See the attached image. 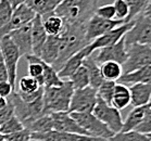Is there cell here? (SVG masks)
<instances>
[{
	"mask_svg": "<svg viewBox=\"0 0 151 141\" xmlns=\"http://www.w3.org/2000/svg\"><path fill=\"white\" fill-rule=\"evenodd\" d=\"M59 49H60V36H48L38 57L45 63L52 65L58 59Z\"/></svg>",
	"mask_w": 151,
	"mask_h": 141,
	"instance_id": "cell-20",
	"label": "cell"
},
{
	"mask_svg": "<svg viewBox=\"0 0 151 141\" xmlns=\"http://www.w3.org/2000/svg\"><path fill=\"white\" fill-rule=\"evenodd\" d=\"M135 130L144 135L151 134V104H150V107L147 109V111H146V114H145V116H144V118H142V120H141V123L136 127Z\"/></svg>",
	"mask_w": 151,
	"mask_h": 141,
	"instance_id": "cell-40",
	"label": "cell"
},
{
	"mask_svg": "<svg viewBox=\"0 0 151 141\" xmlns=\"http://www.w3.org/2000/svg\"><path fill=\"white\" fill-rule=\"evenodd\" d=\"M151 103H148L146 105H141V107H134V109L129 112V114L127 115L126 120L123 122V126L121 131H131L135 130L136 127L141 123V120L144 118L146 111Z\"/></svg>",
	"mask_w": 151,
	"mask_h": 141,
	"instance_id": "cell-25",
	"label": "cell"
},
{
	"mask_svg": "<svg viewBox=\"0 0 151 141\" xmlns=\"http://www.w3.org/2000/svg\"><path fill=\"white\" fill-rule=\"evenodd\" d=\"M0 51L4 58V64L7 67L8 80L12 86L15 88V82H17V64L21 57L17 47L15 46L9 35H6L0 39Z\"/></svg>",
	"mask_w": 151,
	"mask_h": 141,
	"instance_id": "cell-7",
	"label": "cell"
},
{
	"mask_svg": "<svg viewBox=\"0 0 151 141\" xmlns=\"http://www.w3.org/2000/svg\"><path fill=\"white\" fill-rule=\"evenodd\" d=\"M25 59L28 62V75L33 78L37 79L38 84L44 87L42 85V73H44V61L39 57L34 54L26 55Z\"/></svg>",
	"mask_w": 151,
	"mask_h": 141,
	"instance_id": "cell-29",
	"label": "cell"
},
{
	"mask_svg": "<svg viewBox=\"0 0 151 141\" xmlns=\"http://www.w3.org/2000/svg\"><path fill=\"white\" fill-rule=\"evenodd\" d=\"M99 67L101 75H102V78L104 80L117 82L119 78L123 74L122 65L116 62H113V61H106V62L101 63Z\"/></svg>",
	"mask_w": 151,
	"mask_h": 141,
	"instance_id": "cell-28",
	"label": "cell"
},
{
	"mask_svg": "<svg viewBox=\"0 0 151 141\" xmlns=\"http://www.w3.org/2000/svg\"><path fill=\"white\" fill-rule=\"evenodd\" d=\"M83 65L87 69V72H88V76H89V86L93 87V88L97 89V88L100 86V84L102 83L104 79L102 78L101 72H100L99 64L95 61L93 54L88 55L87 58L84 59Z\"/></svg>",
	"mask_w": 151,
	"mask_h": 141,
	"instance_id": "cell-27",
	"label": "cell"
},
{
	"mask_svg": "<svg viewBox=\"0 0 151 141\" xmlns=\"http://www.w3.org/2000/svg\"><path fill=\"white\" fill-rule=\"evenodd\" d=\"M116 82H112V80H103L100 84V86L97 88V94L100 99L103 100L104 102L111 105V101H112V96H113L114 87H115Z\"/></svg>",
	"mask_w": 151,
	"mask_h": 141,
	"instance_id": "cell-34",
	"label": "cell"
},
{
	"mask_svg": "<svg viewBox=\"0 0 151 141\" xmlns=\"http://www.w3.org/2000/svg\"><path fill=\"white\" fill-rule=\"evenodd\" d=\"M117 82L126 86H131L134 84H151V65L135 69L126 74H122Z\"/></svg>",
	"mask_w": 151,
	"mask_h": 141,
	"instance_id": "cell-21",
	"label": "cell"
},
{
	"mask_svg": "<svg viewBox=\"0 0 151 141\" xmlns=\"http://www.w3.org/2000/svg\"><path fill=\"white\" fill-rule=\"evenodd\" d=\"M9 36L12 39V42L15 44L21 57L33 54V48H32V36H31V23L24 25L22 27L17 28L15 31L9 33Z\"/></svg>",
	"mask_w": 151,
	"mask_h": 141,
	"instance_id": "cell-17",
	"label": "cell"
},
{
	"mask_svg": "<svg viewBox=\"0 0 151 141\" xmlns=\"http://www.w3.org/2000/svg\"><path fill=\"white\" fill-rule=\"evenodd\" d=\"M8 99L11 101L14 107V115L21 120L25 128L33 120L44 115V99L42 96L33 102H24L19 97V93L14 90Z\"/></svg>",
	"mask_w": 151,
	"mask_h": 141,
	"instance_id": "cell-4",
	"label": "cell"
},
{
	"mask_svg": "<svg viewBox=\"0 0 151 141\" xmlns=\"http://www.w3.org/2000/svg\"><path fill=\"white\" fill-rule=\"evenodd\" d=\"M129 104H131V92H129L128 86L124 84L116 83L114 87L111 105L121 111L126 109Z\"/></svg>",
	"mask_w": 151,
	"mask_h": 141,
	"instance_id": "cell-23",
	"label": "cell"
},
{
	"mask_svg": "<svg viewBox=\"0 0 151 141\" xmlns=\"http://www.w3.org/2000/svg\"><path fill=\"white\" fill-rule=\"evenodd\" d=\"M13 8L7 0H0V28L10 21Z\"/></svg>",
	"mask_w": 151,
	"mask_h": 141,
	"instance_id": "cell-39",
	"label": "cell"
},
{
	"mask_svg": "<svg viewBox=\"0 0 151 141\" xmlns=\"http://www.w3.org/2000/svg\"><path fill=\"white\" fill-rule=\"evenodd\" d=\"M63 84V79L59 77L58 72L51 65L44 62L42 73V85L44 87H58Z\"/></svg>",
	"mask_w": 151,
	"mask_h": 141,
	"instance_id": "cell-32",
	"label": "cell"
},
{
	"mask_svg": "<svg viewBox=\"0 0 151 141\" xmlns=\"http://www.w3.org/2000/svg\"><path fill=\"white\" fill-rule=\"evenodd\" d=\"M128 88L131 92V103L134 107H141L150 103L151 84H134Z\"/></svg>",
	"mask_w": 151,
	"mask_h": 141,
	"instance_id": "cell-22",
	"label": "cell"
},
{
	"mask_svg": "<svg viewBox=\"0 0 151 141\" xmlns=\"http://www.w3.org/2000/svg\"><path fill=\"white\" fill-rule=\"evenodd\" d=\"M133 23H134V20H132L129 22H125V23H123L120 26L106 31V34H103L100 37L96 38L95 40H93L90 44L87 45V48L90 51V53L93 54L96 50H99L101 48H106V47L114 45L115 42L120 40L121 38L124 37L125 33L133 26Z\"/></svg>",
	"mask_w": 151,
	"mask_h": 141,
	"instance_id": "cell-13",
	"label": "cell"
},
{
	"mask_svg": "<svg viewBox=\"0 0 151 141\" xmlns=\"http://www.w3.org/2000/svg\"><path fill=\"white\" fill-rule=\"evenodd\" d=\"M62 0H25V4L31 8L37 15L45 16L55 12Z\"/></svg>",
	"mask_w": 151,
	"mask_h": 141,
	"instance_id": "cell-24",
	"label": "cell"
},
{
	"mask_svg": "<svg viewBox=\"0 0 151 141\" xmlns=\"http://www.w3.org/2000/svg\"><path fill=\"white\" fill-rule=\"evenodd\" d=\"M73 92L74 88L70 80H63L58 87H44V114L69 112Z\"/></svg>",
	"mask_w": 151,
	"mask_h": 141,
	"instance_id": "cell-3",
	"label": "cell"
},
{
	"mask_svg": "<svg viewBox=\"0 0 151 141\" xmlns=\"http://www.w3.org/2000/svg\"><path fill=\"white\" fill-rule=\"evenodd\" d=\"M28 130L33 132H47L53 129V125H52V118L50 114H44L40 117L36 118L33 120L31 124L26 127Z\"/></svg>",
	"mask_w": 151,
	"mask_h": 141,
	"instance_id": "cell-30",
	"label": "cell"
},
{
	"mask_svg": "<svg viewBox=\"0 0 151 141\" xmlns=\"http://www.w3.org/2000/svg\"><path fill=\"white\" fill-rule=\"evenodd\" d=\"M125 22L123 20H106L93 14L85 24V38L87 42L95 40L96 38L100 37L101 35L106 34V31L122 25Z\"/></svg>",
	"mask_w": 151,
	"mask_h": 141,
	"instance_id": "cell-11",
	"label": "cell"
},
{
	"mask_svg": "<svg viewBox=\"0 0 151 141\" xmlns=\"http://www.w3.org/2000/svg\"><path fill=\"white\" fill-rule=\"evenodd\" d=\"M97 98V89L91 86L74 90L70 102L69 112H93Z\"/></svg>",
	"mask_w": 151,
	"mask_h": 141,
	"instance_id": "cell-10",
	"label": "cell"
},
{
	"mask_svg": "<svg viewBox=\"0 0 151 141\" xmlns=\"http://www.w3.org/2000/svg\"><path fill=\"white\" fill-rule=\"evenodd\" d=\"M151 65V47L134 44L127 47V59L122 65L123 74Z\"/></svg>",
	"mask_w": 151,
	"mask_h": 141,
	"instance_id": "cell-9",
	"label": "cell"
},
{
	"mask_svg": "<svg viewBox=\"0 0 151 141\" xmlns=\"http://www.w3.org/2000/svg\"><path fill=\"white\" fill-rule=\"evenodd\" d=\"M142 14H144V15H146V16L151 17V2H149V4H148V6L146 7V9L144 10Z\"/></svg>",
	"mask_w": 151,
	"mask_h": 141,
	"instance_id": "cell-47",
	"label": "cell"
},
{
	"mask_svg": "<svg viewBox=\"0 0 151 141\" xmlns=\"http://www.w3.org/2000/svg\"><path fill=\"white\" fill-rule=\"evenodd\" d=\"M109 141H151L147 135L140 134L136 130L120 131L114 134Z\"/></svg>",
	"mask_w": 151,
	"mask_h": 141,
	"instance_id": "cell-33",
	"label": "cell"
},
{
	"mask_svg": "<svg viewBox=\"0 0 151 141\" xmlns=\"http://www.w3.org/2000/svg\"><path fill=\"white\" fill-rule=\"evenodd\" d=\"M13 91H14V87L9 83V80L0 82V96L1 97L8 99Z\"/></svg>",
	"mask_w": 151,
	"mask_h": 141,
	"instance_id": "cell-44",
	"label": "cell"
},
{
	"mask_svg": "<svg viewBox=\"0 0 151 141\" xmlns=\"http://www.w3.org/2000/svg\"><path fill=\"white\" fill-rule=\"evenodd\" d=\"M31 36H32V48H33V54L38 57L40 53V50L45 44L48 35L46 33L44 25H42V19L40 15L34 17V20L31 22Z\"/></svg>",
	"mask_w": 151,
	"mask_h": 141,
	"instance_id": "cell-18",
	"label": "cell"
},
{
	"mask_svg": "<svg viewBox=\"0 0 151 141\" xmlns=\"http://www.w3.org/2000/svg\"><path fill=\"white\" fill-rule=\"evenodd\" d=\"M4 80H8V73L4 58H2V54L0 51V82H4Z\"/></svg>",
	"mask_w": 151,
	"mask_h": 141,
	"instance_id": "cell-45",
	"label": "cell"
},
{
	"mask_svg": "<svg viewBox=\"0 0 151 141\" xmlns=\"http://www.w3.org/2000/svg\"><path fill=\"white\" fill-rule=\"evenodd\" d=\"M88 55H91V53H90V51L88 50L87 46H86L82 50H79L78 52H76L75 54H73L70 59H68V61L63 64V66H62L61 69H60V71L58 72L59 77L61 79H63V80L69 79L70 76L72 75L79 66L83 65L84 59L87 58Z\"/></svg>",
	"mask_w": 151,
	"mask_h": 141,
	"instance_id": "cell-19",
	"label": "cell"
},
{
	"mask_svg": "<svg viewBox=\"0 0 151 141\" xmlns=\"http://www.w3.org/2000/svg\"><path fill=\"white\" fill-rule=\"evenodd\" d=\"M149 2H151V0H149Z\"/></svg>",
	"mask_w": 151,
	"mask_h": 141,
	"instance_id": "cell-51",
	"label": "cell"
},
{
	"mask_svg": "<svg viewBox=\"0 0 151 141\" xmlns=\"http://www.w3.org/2000/svg\"><path fill=\"white\" fill-rule=\"evenodd\" d=\"M99 0H62L55 10V13L61 17L64 24L86 22L95 14L99 6Z\"/></svg>",
	"mask_w": 151,
	"mask_h": 141,
	"instance_id": "cell-2",
	"label": "cell"
},
{
	"mask_svg": "<svg viewBox=\"0 0 151 141\" xmlns=\"http://www.w3.org/2000/svg\"><path fill=\"white\" fill-rule=\"evenodd\" d=\"M29 141H40V140H35V139H31Z\"/></svg>",
	"mask_w": 151,
	"mask_h": 141,
	"instance_id": "cell-50",
	"label": "cell"
},
{
	"mask_svg": "<svg viewBox=\"0 0 151 141\" xmlns=\"http://www.w3.org/2000/svg\"><path fill=\"white\" fill-rule=\"evenodd\" d=\"M35 16H36V13L25 2L20 4L13 10L10 21L0 28V39L12 31H15L24 25L29 24L34 20Z\"/></svg>",
	"mask_w": 151,
	"mask_h": 141,
	"instance_id": "cell-12",
	"label": "cell"
},
{
	"mask_svg": "<svg viewBox=\"0 0 151 141\" xmlns=\"http://www.w3.org/2000/svg\"><path fill=\"white\" fill-rule=\"evenodd\" d=\"M147 136H148V137H149V139H150V140H151V134H149V135H147Z\"/></svg>",
	"mask_w": 151,
	"mask_h": 141,
	"instance_id": "cell-49",
	"label": "cell"
},
{
	"mask_svg": "<svg viewBox=\"0 0 151 141\" xmlns=\"http://www.w3.org/2000/svg\"><path fill=\"white\" fill-rule=\"evenodd\" d=\"M66 80H70L72 83L74 90L82 89L84 87L89 86V76H88L87 69L84 65H81Z\"/></svg>",
	"mask_w": 151,
	"mask_h": 141,
	"instance_id": "cell-31",
	"label": "cell"
},
{
	"mask_svg": "<svg viewBox=\"0 0 151 141\" xmlns=\"http://www.w3.org/2000/svg\"><path fill=\"white\" fill-rule=\"evenodd\" d=\"M41 87L38 84L37 79L33 78L32 76H23L19 82V92L21 93H32Z\"/></svg>",
	"mask_w": 151,
	"mask_h": 141,
	"instance_id": "cell-37",
	"label": "cell"
},
{
	"mask_svg": "<svg viewBox=\"0 0 151 141\" xmlns=\"http://www.w3.org/2000/svg\"><path fill=\"white\" fill-rule=\"evenodd\" d=\"M31 139L40 141H109L106 139H101V138L58 131L55 129L47 131V132H33V134H31Z\"/></svg>",
	"mask_w": 151,
	"mask_h": 141,
	"instance_id": "cell-15",
	"label": "cell"
},
{
	"mask_svg": "<svg viewBox=\"0 0 151 141\" xmlns=\"http://www.w3.org/2000/svg\"><path fill=\"white\" fill-rule=\"evenodd\" d=\"M7 103H8L7 98H4V97L0 96V109H2V107H6V105H7Z\"/></svg>",
	"mask_w": 151,
	"mask_h": 141,
	"instance_id": "cell-48",
	"label": "cell"
},
{
	"mask_svg": "<svg viewBox=\"0 0 151 141\" xmlns=\"http://www.w3.org/2000/svg\"><path fill=\"white\" fill-rule=\"evenodd\" d=\"M50 115L55 130L88 136V134L70 115V112H55V113H50Z\"/></svg>",
	"mask_w": 151,
	"mask_h": 141,
	"instance_id": "cell-16",
	"label": "cell"
},
{
	"mask_svg": "<svg viewBox=\"0 0 151 141\" xmlns=\"http://www.w3.org/2000/svg\"><path fill=\"white\" fill-rule=\"evenodd\" d=\"M95 14L106 20H115V10L113 4H104L98 7L95 11Z\"/></svg>",
	"mask_w": 151,
	"mask_h": 141,
	"instance_id": "cell-41",
	"label": "cell"
},
{
	"mask_svg": "<svg viewBox=\"0 0 151 141\" xmlns=\"http://www.w3.org/2000/svg\"><path fill=\"white\" fill-rule=\"evenodd\" d=\"M126 2L129 7V14L126 17L125 22H129L144 12L149 4V0H126Z\"/></svg>",
	"mask_w": 151,
	"mask_h": 141,
	"instance_id": "cell-35",
	"label": "cell"
},
{
	"mask_svg": "<svg viewBox=\"0 0 151 141\" xmlns=\"http://www.w3.org/2000/svg\"><path fill=\"white\" fill-rule=\"evenodd\" d=\"M91 113L102 122L106 127L109 128L113 134L120 132L123 126V120L121 115V111L114 107L108 104L98 97L96 105L93 107Z\"/></svg>",
	"mask_w": 151,
	"mask_h": 141,
	"instance_id": "cell-8",
	"label": "cell"
},
{
	"mask_svg": "<svg viewBox=\"0 0 151 141\" xmlns=\"http://www.w3.org/2000/svg\"><path fill=\"white\" fill-rule=\"evenodd\" d=\"M7 1L11 4V7L13 8V10L17 7H19L20 4H24V2H25V0H7Z\"/></svg>",
	"mask_w": 151,
	"mask_h": 141,
	"instance_id": "cell-46",
	"label": "cell"
},
{
	"mask_svg": "<svg viewBox=\"0 0 151 141\" xmlns=\"http://www.w3.org/2000/svg\"><path fill=\"white\" fill-rule=\"evenodd\" d=\"M126 47L134 44L151 47V17L141 13L134 19V23L124 35Z\"/></svg>",
	"mask_w": 151,
	"mask_h": 141,
	"instance_id": "cell-6",
	"label": "cell"
},
{
	"mask_svg": "<svg viewBox=\"0 0 151 141\" xmlns=\"http://www.w3.org/2000/svg\"><path fill=\"white\" fill-rule=\"evenodd\" d=\"M95 61L98 64H101L106 61H113L121 65H123L127 59V47L125 45L124 37H122L114 45L99 49L98 54L95 57Z\"/></svg>",
	"mask_w": 151,
	"mask_h": 141,
	"instance_id": "cell-14",
	"label": "cell"
},
{
	"mask_svg": "<svg viewBox=\"0 0 151 141\" xmlns=\"http://www.w3.org/2000/svg\"><path fill=\"white\" fill-rule=\"evenodd\" d=\"M113 7L115 10V19L123 20L125 22L126 17L129 14V7L127 4L126 0H114Z\"/></svg>",
	"mask_w": 151,
	"mask_h": 141,
	"instance_id": "cell-38",
	"label": "cell"
},
{
	"mask_svg": "<svg viewBox=\"0 0 151 141\" xmlns=\"http://www.w3.org/2000/svg\"><path fill=\"white\" fill-rule=\"evenodd\" d=\"M24 126L21 123V120L17 118L15 115L9 118V120L4 123V124L0 126V135H11L14 134V132H17V131H21L24 129Z\"/></svg>",
	"mask_w": 151,
	"mask_h": 141,
	"instance_id": "cell-36",
	"label": "cell"
},
{
	"mask_svg": "<svg viewBox=\"0 0 151 141\" xmlns=\"http://www.w3.org/2000/svg\"><path fill=\"white\" fill-rule=\"evenodd\" d=\"M150 102H151V100H150Z\"/></svg>",
	"mask_w": 151,
	"mask_h": 141,
	"instance_id": "cell-52",
	"label": "cell"
},
{
	"mask_svg": "<svg viewBox=\"0 0 151 141\" xmlns=\"http://www.w3.org/2000/svg\"><path fill=\"white\" fill-rule=\"evenodd\" d=\"M60 36V49L59 55L55 62L52 64V67L59 72L63 64L68 61L73 54L82 50L88 45L85 38V24L82 23H73L64 24L63 31Z\"/></svg>",
	"mask_w": 151,
	"mask_h": 141,
	"instance_id": "cell-1",
	"label": "cell"
},
{
	"mask_svg": "<svg viewBox=\"0 0 151 141\" xmlns=\"http://www.w3.org/2000/svg\"><path fill=\"white\" fill-rule=\"evenodd\" d=\"M41 19H42L44 28H45L48 36L61 35L63 28H64V22L59 15H57L55 12H52V13L47 14L45 16H41Z\"/></svg>",
	"mask_w": 151,
	"mask_h": 141,
	"instance_id": "cell-26",
	"label": "cell"
},
{
	"mask_svg": "<svg viewBox=\"0 0 151 141\" xmlns=\"http://www.w3.org/2000/svg\"><path fill=\"white\" fill-rule=\"evenodd\" d=\"M14 115V107H13V104L11 103V101L8 99V103L7 105L2 109H0V126L6 123L9 118Z\"/></svg>",
	"mask_w": 151,
	"mask_h": 141,
	"instance_id": "cell-43",
	"label": "cell"
},
{
	"mask_svg": "<svg viewBox=\"0 0 151 141\" xmlns=\"http://www.w3.org/2000/svg\"><path fill=\"white\" fill-rule=\"evenodd\" d=\"M4 137L6 141H29L31 140V131L28 130L27 128H24L23 130L11 135H6Z\"/></svg>",
	"mask_w": 151,
	"mask_h": 141,
	"instance_id": "cell-42",
	"label": "cell"
},
{
	"mask_svg": "<svg viewBox=\"0 0 151 141\" xmlns=\"http://www.w3.org/2000/svg\"><path fill=\"white\" fill-rule=\"evenodd\" d=\"M70 115L90 137L109 140L114 135L91 112H70Z\"/></svg>",
	"mask_w": 151,
	"mask_h": 141,
	"instance_id": "cell-5",
	"label": "cell"
}]
</instances>
